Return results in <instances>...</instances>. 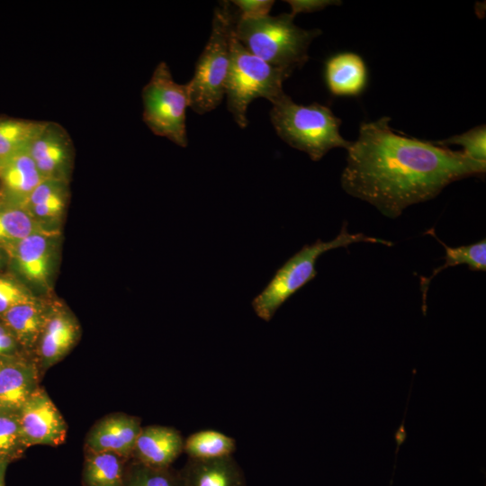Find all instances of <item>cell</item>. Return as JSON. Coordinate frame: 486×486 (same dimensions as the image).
I'll list each match as a JSON object with an SVG mask.
<instances>
[{"mask_svg":"<svg viewBox=\"0 0 486 486\" xmlns=\"http://www.w3.org/2000/svg\"><path fill=\"white\" fill-rule=\"evenodd\" d=\"M291 6V14L295 16L301 13H312L323 10L327 6L340 4V1L333 0H287Z\"/></svg>","mask_w":486,"mask_h":486,"instance_id":"f1b7e54d","label":"cell"},{"mask_svg":"<svg viewBox=\"0 0 486 486\" xmlns=\"http://www.w3.org/2000/svg\"><path fill=\"white\" fill-rule=\"evenodd\" d=\"M46 124L43 121L0 118V160L28 149Z\"/></svg>","mask_w":486,"mask_h":486,"instance_id":"44dd1931","label":"cell"},{"mask_svg":"<svg viewBox=\"0 0 486 486\" xmlns=\"http://www.w3.org/2000/svg\"><path fill=\"white\" fill-rule=\"evenodd\" d=\"M231 3L238 9V16L243 18H256L268 15L274 4L271 0H235Z\"/></svg>","mask_w":486,"mask_h":486,"instance_id":"83f0119b","label":"cell"},{"mask_svg":"<svg viewBox=\"0 0 486 486\" xmlns=\"http://www.w3.org/2000/svg\"><path fill=\"white\" fill-rule=\"evenodd\" d=\"M83 486H122L126 460L109 452H85Z\"/></svg>","mask_w":486,"mask_h":486,"instance_id":"ffe728a7","label":"cell"},{"mask_svg":"<svg viewBox=\"0 0 486 486\" xmlns=\"http://www.w3.org/2000/svg\"><path fill=\"white\" fill-rule=\"evenodd\" d=\"M434 144L448 147L458 145L463 148L461 150L466 157L486 162V127L485 125L476 126L468 131L452 136L448 139L432 141Z\"/></svg>","mask_w":486,"mask_h":486,"instance_id":"484cf974","label":"cell"},{"mask_svg":"<svg viewBox=\"0 0 486 486\" xmlns=\"http://www.w3.org/2000/svg\"><path fill=\"white\" fill-rule=\"evenodd\" d=\"M391 118L362 122L346 149L340 182L349 195L396 219L409 207L434 199L450 184L486 171V162L461 150L394 132Z\"/></svg>","mask_w":486,"mask_h":486,"instance_id":"6da1fadb","label":"cell"},{"mask_svg":"<svg viewBox=\"0 0 486 486\" xmlns=\"http://www.w3.org/2000/svg\"><path fill=\"white\" fill-rule=\"evenodd\" d=\"M325 79L332 94L356 96L366 86L367 68L356 53H338L326 61Z\"/></svg>","mask_w":486,"mask_h":486,"instance_id":"2e32d148","label":"cell"},{"mask_svg":"<svg viewBox=\"0 0 486 486\" xmlns=\"http://www.w3.org/2000/svg\"><path fill=\"white\" fill-rule=\"evenodd\" d=\"M49 232L36 233L20 241L5 244L18 272L28 281L48 285L52 248Z\"/></svg>","mask_w":486,"mask_h":486,"instance_id":"4fadbf2b","label":"cell"},{"mask_svg":"<svg viewBox=\"0 0 486 486\" xmlns=\"http://www.w3.org/2000/svg\"><path fill=\"white\" fill-rule=\"evenodd\" d=\"M293 19L290 13L256 18L239 17L238 13L233 36L258 58L292 74L308 61L310 44L322 33L302 29Z\"/></svg>","mask_w":486,"mask_h":486,"instance_id":"7a4b0ae2","label":"cell"},{"mask_svg":"<svg viewBox=\"0 0 486 486\" xmlns=\"http://www.w3.org/2000/svg\"><path fill=\"white\" fill-rule=\"evenodd\" d=\"M426 234L436 238L445 248V263L434 269L428 277H421L420 290L422 292L423 302H426L428 291L432 279L439 273L448 267H454L460 265H466L472 271H486V240L483 238L476 243L470 245L450 247L444 243L436 234L432 228Z\"/></svg>","mask_w":486,"mask_h":486,"instance_id":"d6986e66","label":"cell"},{"mask_svg":"<svg viewBox=\"0 0 486 486\" xmlns=\"http://www.w3.org/2000/svg\"><path fill=\"white\" fill-rule=\"evenodd\" d=\"M10 462L0 457V486H4V474Z\"/></svg>","mask_w":486,"mask_h":486,"instance_id":"4dcf8cb0","label":"cell"},{"mask_svg":"<svg viewBox=\"0 0 486 486\" xmlns=\"http://www.w3.org/2000/svg\"><path fill=\"white\" fill-rule=\"evenodd\" d=\"M184 438L175 428L160 425L142 427L131 459L152 467H170L184 453Z\"/></svg>","mask_w":486,"mask_h":486,"instance_id":"7c38bea8","label":"cell"},{"mask_svg":"<svg viewBox=\"0 0 486 486\" xmlns=\"http://www.w3.org/2000/svg\"><path fill=\"white\" fill-rule=\"evenodd\" d=\"M3 357H6V356H4V355L3 354V352L0 350V358H3Z\"/></svg>","mask_w":486,"mask_h":486,"instance_id":"1f68e13d","label":"cell"},{"mask_svg":"<svg viewBox=\"0 0 486 486\" xmlns=\"http://www.w3.org/2000/svg\"><path fill=\"white\" fill-rule=\"evenodd\" d=\"M238 12L230 2L222 1L214 9L210 38L199 56L194 74L187 82L190 105L198 114L214 110L225 96L230 68V39Z\"/></svg>","mask_w":486,"mask_h":486,"instance_id":"5b68a950","label":"cell"},{"mask_svg":"<svg viewBox=\"0 0 486 486\" xmlns=\"http://www.w3.org/2000/svg\"><path fill=\"white\" fill-rule=\"evenodd\" d=\"M3 359H4V357H3V358H0V364H1L2 361H3Z\"/></svg>","mask_w":486,"mask_h":486,"instance_id":"e575fe53","label":"cell"},{"mask_svg":"<svg viewBox=\"0 0 486 486\" xmlns=\"http://www.w3.org/2000/svg\"><path fill=\"white\" fill-rule=\"evenodd\" d=\"M141 428V419L137 416L125 413L105 416L89 430L85 452H109L130 460Z\"/></svg>","mask_w":486,"mask_h":486,"instance_id":"30bf717a","label":"cell"},{"mask_svg":"<svg viewBox=\"0 0 486 486\" xmlns=\"http://www.w3.org/2000/svg\"><path fill=\"white\" fill-rule=\"evenodd\" d=\"M79 328L75 319L63 310L50 311L38 341L39 368L48 369L61 361L75 346Z\"/></svg>","mask_w":486,"mask_h":486,"instance_id":"5bb4252c","label":"cell"},{"mask_svg":"<svg viewBox=\"0 0 486 486\" xmlns=\"http://www.w3.org/2000/svg\"><path fill=\"white\" fill-rule=\"evenodd\" d=\"M270 119L284 142L313 161L320 160L332 148L347 149L352 143L340 134L341 120L329 107L318 103L298 104L285 94L273 104Z\"/></svg>","mask_w":486,"mask_h":486,"instance_id":"3957f363","label":"cell"},{"mask_svg":"<svg viewBox=\"0 0 486 486\" xmlns=\"http://www.w3.org/2000/svg\"><path fill=\"white\" fill-rule=\"evenodd\" d=\"M237 449L236 440L214 429L196 431L184 442V453L188 458L210 459L232 455Z\"/></svg>","mask_w":486,"mask_h":486,"instance_id":"7402d4cb","label":"cell"},{"mask_svg":"<svg viewBox=\"0 0 486 486\" xmlns=\"http://www.w3.org/2000/svg\"><path fill=\"white\" fill-rule=\"evenodd\" d=\"M291 75L253 55L232 32L225 95L227 108L237 124L247 127V110L255 99L265 98L274 104L283 98L286 94L283 83Z\"/></svg>","mask_w":486,"mask_h":486,"instance_id":"8992f818","label":"cell"},{"mask_svg":"<svg viewBox=\"0 0 486 486\" xmlns=\"http://www.w3.org/2000/svg\"><path fill=\"white\" fill-rule=\"evenodd\" d=\"M26 448L18 413H0V457L11 462L21 457Z\"/></svg>","mask_w":486,"mask_h":486,"instance_id":"d4e9b609","label":"cell"},{"mask_svg":"<svg viewBox=\"0 0 486 486\" xmlns=\"http://www.w3.org/2000/svg\"><path fill=\"white\" fill-rule=\"evenodd\" d=\"M2 166H3V161L0 160V173H1Z\"/></svg>","mask_w":486,"mask_h":486,"instance_id":"d6a6232c","label":"cell"},{"mask_svg":"<svg viewBox=\"0 0 486 486\" xmlns=\"http://www.w3.org/2000/svg\"><path fill=\"white\" fill-rule=\"evenodd\" d=\"M122 486H184L180 470L157 468L134 459L127 462Z\"/></svg>","mask_w":486,"mask_h":486,"instance_id":"603a6c76","label":"cell"},{"mask_svg":"<svg viewBox=\"0 0 486 486\" xmlns=\"http://www.w3.org/2000/svg\"><path fill=\"white\" fill-rule=\"evenodd\" d=\"M0 177L6 194L19 204L45 179L29 148L4 159Z\"/></svg>","mask_w":486,"mask_h":486,"instance_id":"e0dca14e","label":"cell"},{"mask_svg":"<svg viewBox=\"0 0 486 486\" xmlns=\"http://www.w3.org/2000/svg\"><path fill=\"white\" fill-rule=\"evenodd\" d=\"M29 152L45 179L67 183L74 156L72 139L60 124L47 122L46 126L32 141Z\"/></svg>","mask_w":486,"mask_h":486,"instance_id":"9c48e42d","label":"cell"},{"mask_svg":"<svg viewBox=\"0 0 486 486\" xmlns=\"http://www.w3.org/2000/svg\"><path fill=\"white\" fill-rule=\"evenodd\" d=\"M180 472L184 486H247L244 472L233 455L188 458Z\"/></svg>","mask_w":486,"mask_h":486,"instance_id":"9a60e30c","label":"cell"},{"mask_svg":"<svg viewBox=\"0 0 486 486\" xmlns=\"http://www.w3.org/2000/svg\"><path fill=\"white\" fill-rule=\"evenodd\" d=\"M359 242L378 243L387 247L393 245L391 241L364 233H350L347 223L344 222L339 233L333 239H317L312 244L304 245L276 270L266 286L251 302L256 315L264 321H270L291 296L316 277V263L321 255Z\"/></svg>","mask_w":486,"mask_h":486,"instance_id":"277c9868","label":"cell"},{"mask_svg":"<svg viewBox=\"0 0 486 486\" xmlns=\"http://www.w3.org/2000/svg\"><path fill=\"white\" fill-rule=\"evenodd\" d=\"M142 118L157 136L186 148V109L190 105L187 84L176 83L165 61L155 68L141 91Z\"/></svg>","mask_w":486,"mask_h":486,"instance_id":"52a82bcc","label":"cell"},{"mask_svg":"<svg viewBox=\"0 0 486 486\" xmlns=\"http://www.w3.org/2000/svg\"><path fill=\"white\" fill-rule=\"evenodd\" d=\"M40 368L32 361L4 357L0 364V413H18L40 386Z\"/></svg>","mask_w":486,"mask_h":486,"instance_id":"8fae6325","label":"cell"},{"mask_svg":"<svg viewBox=\"0 0 486 486\" xmlns=\"http://www.w3.org/2000/svg\"><path fill=\"white\" fill-rule=\"evenodd\" d=\"M21 434L26 447L58 446L67 436V423L47 392L39 386L18 412Z\"/></svg>","mask_w":486,"mask_h":486,"instance_id":"ba28073f","label":"cell"},{"mask_svg":"<svg viewBox=\"0 0 486 486\" xmlns=\"http://www.w3.org/2000/svg\"><path fill=\"white\" fill-rule=\"evenodd\" d=\"M37 302L31 292L16 281L0 277V315L22 303Z\"/></svg>","mask_w":486,"mask_h":486,"instance_id":"4316f807","label":"cell"},{"mask_svg":"<svg viewBox=\"0 0 486 486\" xmlns=\"http://www.w3.org/2000/svg\"><path fill=\"white\" fill-rule=\"evenodd\" d=\"M49 314L50 311L34 302L16 305L0 316L16 342L31 348L38 344Z\"/></svg>","mask_w":486,"mask_h":486,"instance_id":"ac0fdd59","label":"cell"},{"mask_svg":"<svg viewBox=\"0 0 486 486\" xmlns=\"http://www.w3.org/2000/svg\"><path fill=\"white\" fill-rule=\"evenodd\" d=\"M42 232L48 231L27 211L22 208L0 210V242L4 245Z\"/></svg>","mask_w":486,"mask_h":486,"instance_id":"cb8c5ba5","label":"cell"},{"mask_svg":"<svg viewBox=\"0 0 486 486\" xmlns=\"http://www.w3.org/2000/svg\"><path fill=\"white\" fill-rule=\"evenodd\" d=\"M16 340L6 327L0 325V350L4 356H10L16 347Z\"/></svg>","mask_w":486,"mask_h":486,"instance_id":"f546056e","label":"cell"},{"mask_svg":"<svg viewBox=\"0 0 486 486\" xmlns=\"http://www.w3.org/2000/svg\"><path fill=\"white\" fill-rule=\"evenodd\" d=\"M1 263H2V255L0 253V266H1Z\"/></svg>","mask_w":486,"mask_h":486,"instance_id":"836d02e7","label":"cell"}]
</instances>
